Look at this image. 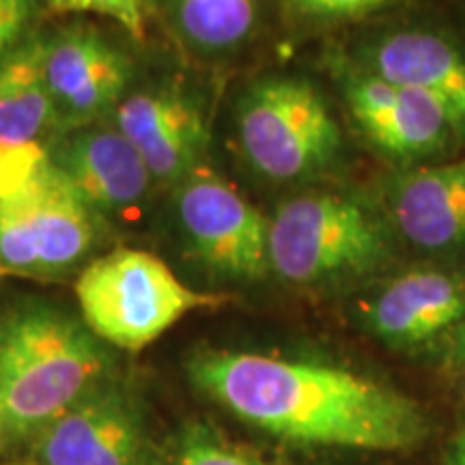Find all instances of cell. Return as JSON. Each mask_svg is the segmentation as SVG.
Instances as JSON below:
<instances>
[{
	"mask_svg": "<svg viewBox=\"0 0 465 465\" xmlns=\"http://www.w3.org/2000/svg\"><path fill=\"white\" fill-rule=\"evenodd\" d=\"M190 371L232 414L291 441L394 452L411 449L427 433L414 401L341 366L212 351Z\"/></svg>",
	"mask_w": 465,
	"mask_h": 465,
	"instance_id": "obj_1",
	"label": "cell"
},
{
	"mask_svg": "<svg viewBox=\"0 0 465 465\" xmlns=\"http://www.w3.org/2000/svg\"><path fill=\"white\" fill-rule=\"evenodd\" d=\"M106 366L91 330L28 306L0 323V416L14 431L44 429L91 392Z\"/></svg>",
	"mask_w": 465,
	"mask_h": 465,
	"instance_id": "obj_2",
	"label": "cell"
},
{
	"mask_svg": "<svg viewBox=\"0 0 465 465\" xmlns=\"http://www.w3.org/2000/svg\"><path fill=\"white\" fill-rule=\"evenodd\" d=\"M74 291L91 334L127 351L155 342L188 312L224 302L190 289L164 261L136 248H116L93 261Z\"/></svg>",
	"mask_w": 465,
	"mask_h": 465,
	"instance_id": "obj_3",
	"label": "cell"
},
{
	"mask_svg": "<svg viewBox=\"0 0 465 465\" xmlns=\"http://www.w3.org/2000/svg\"><path fill=\"white\" fill-rule=\"evenodd\" d=\"M386 252L380 223L342 194L295 196L270 220V270L295 284L364 274Z\"/></svg>",
	"mask_w": 465,
	"mask_h": 465,
	"instance_id": "obj_4",
	"label": "cell"
},
{
	"mask_svg": "<svg viewBox=\"0 0 465 465\" xmlns=\"http://www.w3.org/2000/svg\"><path fill=\"white\" fill-rule=\"evenodd\" d=\"M243 158L274 182L323 171L341 149V130L315 86L295 78L261 80L237 113Z\"/></svg>",
	"mask_w": 465,
	"mask_h": 465,
	"instance_id": "obj_5",
	"label": "cell"
},
{
	"mask_svg": "<svg viewBox=\"0 0 465 465\" xmlns=\"http://www.w3.org/2000/svg\"><path fill=\"white\" fill-rule=\"evenodd\" d=\"M95 212L45 164L0 199V267L58 272L78 263L95 242Z\"/></svg>",
	"mask_w": 465,
	"mask_h": 465,
	"instance_id": "obj_6",
	"label": "cell"
},
{
	"mask_svg": "<svg viewBox=\"0 0 465 465\" xmlns=\"http://www.w3.org/2000/svg\"><path fill=\"white\" fill-rule=\"evenodd\" d=\"M177 216L192 252L224 276L261 278L270 270V220L209 168L179 182Z\"/></svg>",
	"mask_w": 465,
	"mask_h": 465,
	"instance_id": "obj_7",
	"label": "cell"
},
{
	"mask_svg": "<svg viewBox=\"0 0 465 465\" xmlns=\"http://www.w3.org/2000/svg\"><path fill=\"white\" fill-rule=\"evenodd\" d=\"M48 160L93 212L134 207L151 183L141 153L116 127H74Z\"/></svg>",
	"mask_w": 465,
	"mask_h": 465,
	"instance_id": "obj_8",
	"label": "cell"
},
{
	"mask_svg": "<svg viewBox=\"0 0 465 465\" xmlns=\"http://www.w3.org/2000/svg\"><path fill=\"white\" fill-rule=\"evenodd\" d=\"M44 75L56 116L80 127L119 106L130 63L100 35L67 31L44 44Z\"/></svg>",
	"mask_w": 465,
	"mask_h": 465,
	"instance_id": "obj_9",
	"label": "cell"
},
{
	"mask_svg": "<svg viewBox=\"0 0 465 465\" xmlns=\"http://www.w3.org/2000/svg\"><path fill=\"white\" fill-rule=\"evenodd\" d=\"M37 452L44 465H136L141 427L124 394H84L45 424Z\"/></svg>",
	"mask_w": 465,
	"mask_h": 465,
	"instance_id": "obj_10",
	"label": "cell"
},
{
	"mask_svg": "<svg viewBox=\"0 0 465 465\" xmlns=\"http://www.w3.org/2000/svg\"><path fill=\"white\" fill-rule=\"evenodd\" d=\"M116 130L136 147L151 179L179 183L205 149L201 110L173 91H143L116 106Z\"/></svg>",
	"mask_w": 465,
	"mask_h": 465,
	"instance_id": "obj_11",
	"label": "cell"
},
{
	"mask_svg": "<svg viewBox=\"0 0 465 465\" xmlns=\"http://www.w3.org/2000/svg\"><path fill=\"white\" fill-rule=\"evenodd\" d=\"M347 104L366 136L394 158H427L452 136L449 121L431 100L371 72L349 83Z\"/></svg>",
	"mask_w": 465,
	"mask_h": 465,
	"instance_id": "obj_12",
	"label": "cell"
},
{
	"mask_svg": "<svg viewBox=\"0 0 465 465\" xmlns=\"http://www.w3.org/2000/svg\"><path fill=\"white\" fill-rule=\"evenodd\" d=\"M371 74L420 93L441 110L452 136L465 141V56L433 33L403 31L371 50Z\"/></svg>",
	"mask_w": 465,
	"mask_h": 465,
	"instance_id": "obj_13",
	"label": "cell"
},
{
	"mask_svg": "<svg viewBox=\"0 0 465 465\" xmlns=\"http://www.w3.org/2000/svg\"><path fill=\"white\" fill-rule=\"evenodd\" d=\"M465 312V287L441 272H410L366 308L377 336L392 345H418L455 325Z\"/></svg>",
	"mask_w": 465,
	"mask_h": 465,
	"instance_id": "obj_14",
	"label": "cell"
},
{
	"mask_svg": "<svg viewBox=\"0 0 465 465\" xmlns=\"http://www.w3.org/2000/svg\"><path fill=\"white\" fill-rule=\"evenodd\" d=\"M392 216L407 240L420 248L444 250L465 242V158L401 179Z\"/></svg>",
	"mask_w": 465,
	"mask_h": 465,
	"instance_id": "obj_15",
	"label": "cell"
},
{
	"mask_svg": "<svg viewBox=\"0 0 465 465\" xmlns=\"http://www.w3.org/2000/svg\"><path fill=\"white\" fill-rule=\"evenodd\" d=\"M56 108L44 75V44L20 48L0 63V144H39Z\"/></svg>",
	"mask_w": 465,
	"mask_h": 465,
	"instance_id": "obj_16",
	"label": "cell"
},
{
	"mask_svg": "<svg viewBox=\"0 0 465 465\" xmlns=\"http://www.w3.org/2000/svg\"><path fill=\"white\" fill-rule=\"evenodd\" d=\"M174 25L196 48L223 52L252 33L259 0H171Z\"/></svg>",
	"mask_w": 465,
	"mask_h": 465,
	"instance_id": "obj_17",
	"label": "cell"
},
{
	"mask_svg": "<svg viewBox=\"0 0 465 465\" xmlns=\"http://www.w3.org/2000/svg\"><path fill=\"white\" fill-rule=\"evenodd\" d=\"M58 14H95L114 20L134 39L147 33V0H45Z\"/></svg>",
	"mask_w": 465,
	"mask_h": 465,
	"instance_id": "obj_18",
	"label": "cell"
},
{
	"mask_svg": "<svg viewBox=\"0 0 465 465\" xmlns=\"http://www.w3.org/2000/svg\"><path fill=\"white\" fill-rule=\"evenodd\" d=\"M177 465H267L259 459H252L243 452H237L226 446L212 444V441H190L185 444Z\"/></svg>",
	"mask_w": 465,
	"mask_h": 465,
	"instance_id": "obj_19",
	"label": "cell"
},
{
	"mask_svg": "<svg viewBox=\"0 0 465 465\" xmlns=\"http://www.w3.org/2000/svg\"><path fill=\"white\" fill-rule=\"evenodd\" d=\"M295 9L312 17H360L383 7L388 0H289Z\"/></svg>",
	"mask_w": 465,
	"mask_h": 465,
	"instance_id": "obj_20",
	"label": "cell"
},
{
	"mask_svg": "<svg viewBox=\"0 0 465 465\" xmlns=\"http://www.w3.org/2000/svg\"><path fill=\"white\" fill-rule=\"evenodd\" d=\"M31 14L33 0H0V54L20 39Z\"/></svg>",
	"mask_w": 465,
	"mask_h": 465,
	"instance_id": "obj_21",
	"label": "cell"
},
{
	"mask_svg": "<svg viewBox=\"0 0 465 465\" xmlns=\"http://www.w3.org/2000/svg\"><path fill=\"white\" fill-rule=\"evenodd\" d=\"M452 356H455V360H459V362L465 364V322L457 328L455 349H452Z\"/></svg>",
	"mask_w": 465,
	"mask_h": 465,
	"instance_id": "obj_22",
	"label": "cell"
},
{
	"mask_svg": "<svg viewBox=\"0 0 465 465\" xmlns=\"http://www.w3.org/2000/svg\"><path fill=\"white\" fill-rule=\"evenodd\" d=\"M455 465H465V433L459 435L455 444Z\"/></svg>",
	"mask_w": 465,
	"mask_h": 465,
	"instance_id": "obj_23",
	"label": "cell"
},
{
	"mask_svg": "<svg viewBox=\"0 0 465 465\" xmlns=\"http://www.w3.org/2000/svg\"><path fill=\"white\" fill-rule=\"evenodd\" d=\"M0 422H3V416H0Z\"/></svg>",
	"mask_w": 465,
	"mask_h": 465,
	"instance_id": "obj_24",
	"label": "cell"
}]
</instances>
